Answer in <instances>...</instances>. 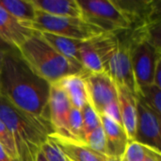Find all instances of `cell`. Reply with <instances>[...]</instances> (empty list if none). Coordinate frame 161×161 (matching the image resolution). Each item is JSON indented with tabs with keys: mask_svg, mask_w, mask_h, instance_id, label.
Here are the masks:
<instances>
[{
	"mask_svg": "<svg viewBox=\"0 0 161 161\" xmlns=\"http://www.w3.org/2000/svg\"><path fill=\"white\" fill-rule=\"evenodd\" d=\"M51 84L37 75L16 48L0 58V96L42 124L53 135L49 117Z\"/></svg>",
	"mask_w": 161,
	"mask_h": 161,
	"instance_id": "cell-1",
	"label": "cell"
},
{
	"mask_svg": "<svg viewBox=\"0 0 161 161\" xmlns=\"http://www.w3.org/2000/svg\"><path fill=\"white\" fill-rule=\"evenodd\" d=\"M0 119L9 130L19 161H35L42 145L52 135L38 120L15 108L0 96Z\"/></svg>",
	"mask_w": 161,
	"mask_h": 161,
	"instance_id": "cell-2",
	"label": "cell"
},
{
	"mask_svg": "<svg viewBox=\"0 0 161 161\" xmlns=\"http://www.w3.org/2000/svg\"><path fill=\"white\" fill-rule=\"evenodd\" d=\"M17 50L29 67L51 85L67 75L86 73L57 52L37 31Z\"/></svg>",
	"mask_w": 161,
	"mask_h": 161,
	"instance_id": "cell-3",
	"label": "cell"
},
{
	"mask_svg": "<svg viewBox=\"0 0 161 161\" xmlns=\"http://www.w3.org/2000/svg\"><path fill=\"white\" fill-rule=\"evenodd\" d=\"M128 38L133 75L140 91V88L153 84L156 66L161 59L160 49L147 39L146 27L135 29Z\"/></svg>",
	"mask_w": 161,
	"mask_h": 161,
	"instance_id": "cell-4",
	"label": "cell"
},
{
	"mask_svg": "<svg viewBox=\"0 0 161 161\" xmlns=\"http://www.w3.org/2000/svg\"><path fill=\"white\" fill-rule=\"evenodd\" d=\"M27 26L37 32H48L78 41L92 40L104 32L99 27L81 18L58 17L36 11L35 20Z\"/></svg>",
	"mask_w": 161,
	"mask_h": 161,
	"instance_id": "cell-5",
	"label": "cell"
},
{
	"mask_svg": "<svg viewBox=\"0 0 161 161\" xmlns=\"http://www.w3.org/2000/svg\"><path fill=\"white\" fill-rule=\"evenodd\" d=\"M82 17L106 33L120 34L131 29V23L116 1L77 0Z\"/></svg>",
	"mask_w": 161,
	"mask_h": 161,
	"instance_id": "cell-6",
	"label": "cell"
},
{
	"mask_svg": "<svg viewBox=\"0 0 161 161\" xmlns=\"http://www.w3.org/2000/svg\"><path fill=\"white\" fill-rule=\"evenodd\" d=\"M106 73L117 86L127 89L137 98L139 97L140 91L134 78L130 59L129 38L121 39L118 34V44L108 62Z\"/></svg>",
	"mask_w": 161,
	"mask_h": 161,
	"instance_id": "cell-7",
	"label": "cell"
},
{
	"mask_svg": "<svg viewBox=\"0 0 161 161\" xmlns=\"http://www.w3.org/2000/svg\"><path fill=\"white\" fill-rule=\"evenodd\" d=\"M87 94L88 102L99 115L111 104L118 102L117 86L107 73H90L82 75Z\"/></svg>",
	"mask_w": 161,
	"mask_h": 161,
	"instance_id": "cell-8",
	"label": "cell"
},
{
	"mask_svg": "<svg viewBox=\"0 0 161 161\" xmlns=\"http://www.w3.org/2000/svg\"><path fill=\"white\" fill-rule=\"evenodd\" d=\"M160 117L142 101L137 103V127L135 141L160 151Z\"/></svg>",
	"mask_w": 161,
	"mask_h": 161,
	"instance_id": "cell-9",
	"label": "cell"
},
{
	"mask_svg": "<svg viewBox=\"0 0 161 161\" xmlns=\"http://www.w3.org/2000/svg\"><path fill=\"white\" fill-rule=\"evenodd\" d=\"M72 105L58 83L52 84L49 96V117L54 134L72 140L68 130V118Z\"/></svg>",
	"mask_w": 161,
	"mask_h": 161,
	"instance_id": "cell-10",
	"label": "cell"
},
{
	"mask_svg": "<svg viewBox=\"0 0 161 161\" xmlns=\"http://www.w3.org/2000/svg\"><path fill=\"white\" fill-rule=\"evenodd\" d=\"M35 32L0 7V39L8 45L18 49Z\"/></svg>",
	"mask_w": 161,
	"mask_h": 161,
	"instance_id": "cell-11",
	"label": "cell"
},
{
	"mask_svg": "<svg viewBox=\"0 0 161 161\" xmlns=\"http://www.w3.org/2000/svg\"><path fill=\"white\" fill-rule=\"evenodd\" d=\"M117 92L122 125L127 135L128 141L132 142L135 141L136 138L138 98L124 87L117 86Z\"/></svg>",
	"mask_w": 161,
	"mask_h": 161,
	"instance_id": "cell-12",
	"label": "cell"
},
{
	"mask_svg": "<svg viewBox=\"0 0 161 161\" xmlns=\"http://www.w3.org/2000/svg\"><path fill=\"white\" fill-rule=\"evenodd\" d=\"M99 119L106 136L108 156L122 158L129 142L124 127L106 115H99Z\"/></svg>",
	"mask_w": 161,
	"mask_h": 161,
	"instance_id": "cell-13",
	"label": "cell"
},
{
	"mask_svg": "<svg viewBox=\"0 0 161 161\" xmlns=\"http://www.w3.org/2000/svg\"><path fill=\"white\" fill-rule=\"evenodd\" d=\"M61 151L68 161H103L104 155L89 148L85 143L51 135L49 137Z\"/></svg>",
	"mask_w": 161,
	"mask_h": 161,
	"instance_id": "cell-14",
	"label": "cell"
},
{
	"mask_svg": "<svg viewBox=\"0 0 161 161\" xmlns=\"http://www.w3.org/2000/svg\"><path fill=\"white\" fill-rule=\"evenodd\" d=\"M39 33L57 52H58L67 60H69L74 66L81 70L82 72H87L83 68L80 60L79 48L82 41L70 39L48 32H39Z\"/></svg>",
	"mask_w": 161,
	"mask_h": 161,
	"instance_id": "cell-15",
	"label": "cell"
},
{
	"mask_svg": "<svg viewBox=\"0 0 161 161\" xmlns=\"http://www.w3.org/2000/svg\"><path fill=\"white\" fill-rule=\"evenodd\" d=\"M37 10L58 17L81 18L82 10L77 0H31Z\"/></svg>",
	"mask_w": 161,
	"mask_h": 161,
	"instance_id": "cell-16",
	"label": "cell"
},
{
	"mask_svg": "<svg viewBox=\"0 0 161 161\" xmlns=\"http://www.w3.org/2000/svg\"><path fill=\"white\" fill-rule=\"evenodd\" d=\"M57 83L65 92L72 107L81 109L88 102L87 90L82 75H70Z\"/></svg>",
	"mask_w": 161,
	"mask_h": 161,
	"instance_id": "cell-17",
	"label": "cell"
},
{
	"mask_svg": "<svg viewBox=\"0 0 161 161\" xmlns=\"http://www.w3.org/2000/svg\"><path fill=\"white\" fill-rule=\"evenodd\" d=\"M0 7L26 26L36 17V8L31 0H0Z\"/></svg>",
	"mask_w": 161,
	"mask_h": 161,
	"instance_id": "cell-18",
	"label": "cell"
},
{
	"mask_svg": "<svg viewBox=\"0 0 161 161\" xmlns=\"http://www.w3.org/2000/svg\"><path fill=\"white\" fill-rule=\"evenodd\" d=\"M80 60L83 68L90 73H105L104 66L94 48L92 39L84 41L79 48Z\"/></svg>",
	"mask_w": 161,
	"mask_h": 161,
	"instance_id": "cell-19",
	"label": "cell"
},
{
	"mask_svg": "<svg viewBox=\"0 0 161 161\" xmlns=\"http://www.w3.org/2000/svg\"><path fill=\"white\" fill-rule=\"evenodd\" d=\"M156 153H160V151L132 141L127 143L122 156V161H144L148 157Z\"/></svg>",
	"mask_w": 161,
	"mask_h": 161,
	"instance_id": "cell-20",
	"label": "cell"
},
{
	"mask_svg": "<svg viewBox=\"0 0 161 161\" xmlns=\"http://www.w3.org/2000/svg\"><path fill=\"white\" fill-rule=\"evenodd\" d=\"M138 99L142 101L158 115L161 116V88L154 84L140 88Z\"/></svg>",
	"mask_w": 161,
	"mask_h": 161,
	"instance_id": "cell-21",
	"label": "cell"
},
{
	"mask_svg": "<svg viewBox=\"0 0 161 161\" xmlns=\"http://www.w3.org/2000/svg\"><path fill=\"white\" fill-rule=\"evenodd\" d=\"M68 130L73 141L83 142H85V135L83 130L81 110L74 107L71 108L68 118Z\"/></svg>",
	"mask_w": 161,
	"mask_h": 161,
	"instance_id": "cell-22",
	"label": "cell"
},
{
	"mask_svg": "<svg viewBox=\"0 0 161 161\" xmlns=\"http://www.w3.org/2000/svg\"><path fill=\"white\" fill-rule=\"evenodd\" d=\"M84 143L92 151L104 156H108L106 136L101 124L94 130L86 135Z\"/></svg>",
	"mask_w": 161,
	"mask_h": 161,
	"instance_id": "cell-23",
	"label": "cell"
},
{
	"mask_svg": "<svg viewBox=\"0 0 161 161\" xmlns=\"http://www.w3.org/2000/svg\"><path fill=\"white\" fill-rule=\"evenodd\" d=\"M0 144L4 148L5 152L8 156V158L12 161H19L17 148L14 142V140L6 126V125L0 119Z\"/></svg>",
	"mask_w": 161,
	"mask_h": 161,
	"instance_id": "cell-24",
	"label": "cell"
},
{
	"mask_svg": "<svg viewBox=\"0 0 161 161\" xmlns=\"http://www.w3.org/2000/svg\"><path fill=\"white\" fill-rule=\"evenodd\" d=\"M80 110L82 115L84 135L86 137V135H88L90 132L94 130L101 124V122L98 114L95 112V110L93 109V108L91 106L89 102H87Z\"/></svg>",
	"mask_w": 161,
	"mask_h": 161,
	"instance_id": "cell-25",
	"label": "cell"
},
{
	"mask_svg": "<svg viewBox=\"0 0 161 161\" xmlns=\"http://www.w3.org/2000/svg\"><path fill=\"white\" fill-rule=\"evenodd\" d=\"M41 151L47 161H67L57 144L49 138L47 142L42 145Z\"/></svg>",
	"mask_w": 161,
	"mask_h": 161,
	"instance_id": "cell-26",
	"label": "cell"
},
{
	"mask_svg": "<svg viewBox=\"0 0 161 161\" xmlns=\"http://www.w3.org/2000/svg\"><path fill=\"white\" fill-rule=\"evenodd\" d=\"M161 59H159L157 63L156 70H155V75H154V82L153 84L156 85L157 87L161 88Z\"/></svg>",
	"mask_w": 161,
	"mask_h": 161,
	"instance_id": "cell-27",
	"label": "cell"
},
{
	"mask_svg": "<svg viewBox=\"0 0 161 161\" xmlns=\"http://www.w3.org/2000/svg\"><path fill=\"white\" fill-rule=\"evenodd\" d=\"M0 161H12L8 158V156L7 155V153L5 152L1 144H0Z\"/></svg>",
	"mask_w": 161,
	"mask_h": 161,
	"instance_id": "cell-28",
	"label": "cell"
},
{
	"mask_svg": "<svg viewBox=\"0 0 161 161\" xmlns=\"http://www.w3.org/2000/svg\"><path fill=\"white\" fill-rule=\"evenodd\" d=\"M144 161H161V153H156L148 157Z\"/></svg>",
	"mask_w": 161,
	"mask_h": 161,
	"instance_id": "cell-29",
	"label": "cell"
},
{
	"mask_svg": "<svg viewBox=\"0 0 161 161\" xmlns=\"http://www.w3.org/2000/svg\"><path fill=\"white\" fill-rule=\"evenodd\" d=\"M103 161H122L121 157H112V156H105Z\"/></svg>",
	"mask_w": 161,
	"mask_h": 161,
	"instance_id": "cell-30",
	"label": "cell"
},
{
	"mask_svg": "<svg viewBox=\"0 0 161 161\" xmlns=\"http://www.w3.org/2000/svg\"><path fill=\"white\" fill-rule=\"evenodd\" d=\"M9 48H11L9 45H8L5 42H3L1 39H0V53L1 52H5L6 50H8V49H9Z\"/></svg>",
	"mask_w": 161,
	"mask_h": 161,
	"instance_id": "cell-31",
	"label": "cell"
},
{
	"mask_svg": "<svg viewBox=\"0 0 161 161\" xmlns=\"http://www.w3.org/2000/svg\"><path fill=\"white\" fill-rule=\"evenodd\" d=\"M35 161H47V159L45 158V157L43 156V154L42 153V151L37 155L36 157V160Z\"/></svg>",
	"mask_w": 161,
	"mask_h": 161,
	"instance_id": "cell-32",
	"label": "cell"
},
{
	"mask_svg": "<svg viewBox=\"0 0 161 161\" xmlns=\"http://www.w3.org/2000/svg\"><path fill=\"white\" fill-rule=\"evenodd\" d=\"M6 51H7V50H6ZM2 53H3V52H1V53H0V58H1V55H2Z\"/></svg>",
	"mask_w": 161,
	"mask_h": 161,
	"instance_id": "cell-33",
	"label": "cell"
},
{
	"mask_svg": "<svg viewBox=\"0 0 161 161\" xmlns=\"http://www.w3.org/2000/svg\"><path fill=\"white\" fill-rule=\"evenodd\" d=\"M67 161H68V160H67Z\"/></svg>",
	"mask_w": 161,
	"mask_h": 161,
	"instance_id": "cell-34",
	"label": "cell"
}]
</instances>
